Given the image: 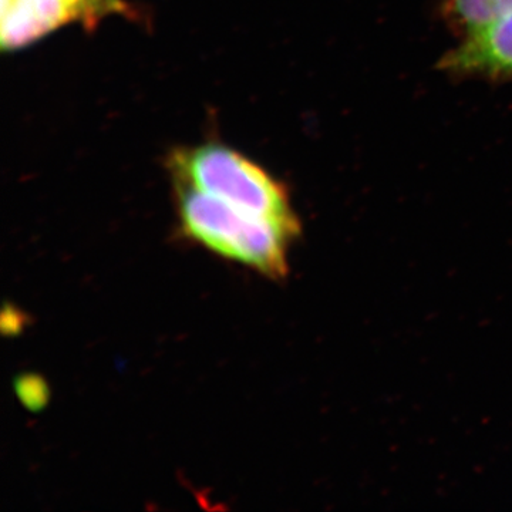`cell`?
<instances>
[{
    "label": "cell",
    "mask_w": 512,
    "mask_h": 512,
    "mask_svg": "<svg viewBox=\"0 0 512 512\" xmlns=\"http://www.w3.org/2000/svg\"><path fill=\"white\" fill-rule=\"evenodd\" d=\"M175 185L181 228L188 238L269 278H284L288 272V245L296 232L188 185Z\"/></svg>",
    "instance_id": "6da1fadb"
},
{
    "label": "cell",
    "mask_w": 512,
    "mask_h": 512,
    "mask_svg": "<svg viewBox=\"0 0 512 512\" xmlns=\"http://www.w3.org/2000/svg\"><path fill=\"white\" fill-rule=\"evenodd\" d=\"M170 168L175 183L298 234V220L284 185L238 151L221 144L181 148L171 154Z\"/></svg>",
    "instance_id": "7a4b0ae2"
},
{
    "label": "cell",
    "mask_w": 512,
    "mask_h": 512,
    "mask_svg": "<svg viewBox=\"0 0 512 512\" xmlns=\"http://www.w3.org/2000/svg\"><path fill=\"white\" fill-rule=\"evenodd\" d=\"M76 20L96 23L84 0H2V49H23Z\"/></svg>",
    "instance_id": "3957f363"
},
{
    "label": "cell",
    "mask_w": 512,
    "mask_h": 512,
    "mask_svg": "<svg viewBox=\"0 0 512 512\" xmlns=\"http://www.w3.org/2000/svg\"><path fill=\"white\" fill-rule=\"evenodd\" d=\"M447 69L463 73L512 76V12L467 35L446 59Z\"/></svg>",
    "instance_id": "277c9868"
},
{
    "label": "cell",
    "mask_w": 512,
    "mask_h": 512,
    "mask_svg": "<svg viewBox=\"0 0 512 512\" xmlns=\"http://www.w3.org/2000/svg\"><path fill=\"white\" fill-rule=\"evenodd\" d=\"M451 12L467 35L487 28L512 12V0H450Z\"/></svg>",
    "instance_id": "5b68a950"
},
{
    "label": "cell",
    "mask_w": 512,
    "mask_h": 512,
    "mask_svg": "<svg viewBox=\"0 0 512 512\" xmlns=\"http://www.w3.org/2000/svg\"><path fill=\"white\" fill-rule=\"evenodd\" d=\"M16 389H18L19 397L23 400V403L28 404L32 409H37V407L45 404V383L37 377H22Z\"/></svg>",
    "instance_id": "8992f818"
},
{
    "label": "cell",
    "mask_w": 512,
    "mask_h": 512,
    "mask_svg": "<svg viewBox=\"0 0 512 512\" xmlns=\"http://www.w3.org/2000/svg\"><path fill=\"white\" fill-rule=\"evenodd\" d=\"M84 2H86L90 10H92L96 22L97 20L103 18L104 15H107V13H111L110 9L107 8L106 3H104L103 0H84Z\"/></svg>",
    "instance_id": "52a82bcc"
},
{
    "label": "cell",
    "mask_w": 512,
    "mask_h": 512,
    "mask_svg": "<svg viewBox=\"0 0 512 512\" xmlns=\"http://www.w3.org/2000/svg\"><path fill=\"white\" fill-rule=\"evenodd\" d=\"M103 2L106 3V6L111 10V13L123 12V10L126 9V6H124V3L121 2V0H103Z\"/></svg>",
    "instance_id": "ba28073f"
}]
</instances>
